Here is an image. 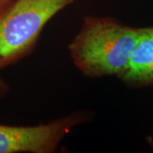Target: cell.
I'll return each instance as SVG.
<instances>
[{
  "label": "cell",
  "instance_id": "277c9868",
  "mask_svg": "<svg viewBox=\"0 0 153 153\" xmlns=\"http://www.w3.org/2000/svg\"><path fill=\"white\" fill-rule=\"evenodd\" d=\"M121 79L134 87L153 86V27H141L128 66Z\"/></svg>",
  "mask_w": 153,
  "mask_h": 153
},
{
  "label": "cell",
  "instance_id": "5b68a950",
  "mask_svg": "<svg viewBox=\"0 0 153 153\" xmlns=\"http://www.w3.org/2000/svg\"><path fill=\"white\" fill-rule=\"evenodd\" d=\"M13 0H0V13L10 5Z\"/></svg>",
  "mask_w": 153,
  "mask_h": 153
},
{
  "label": "cell",
  "instance_id": "8992f818",
  "mask_svg": "<svg viewBox=\"0 0 153 153\" xmlns=\"http://www.w3.org/2000/svg\"><path fill=\"white\" fill-rule=\"evenodd\" d=\"M3 67H4V65L0 62V69H1V68H3ZM0 82H1V81H0Z\"/></svg>",
  "mask_w": 153,
  "mask_h": 153
},
{
  "label": "cell",
  "instance_id": "7a4b0ae2",
  "mask_svg": "<svg viewBox=\"0 0 153 153\" xmlns=\"http://www.w3.org/2000/svg\"><path fill=\"white\" fill-rule=\"evenodd\" d=\"M73 0H13L0 13V62L5 66L33 49L45 25Z\"/></svg>",
  "mask_w": 153,
  "mask_h": 153
},
{
  "label": "cell",
  "instance_id": "3957f363",
  "mask_svg": "<svg viewBox=\"0 0 153 153\" xmlns=\"http://www.w3.org/2000/svg\"><path fill=\"white\" fill-rule=\"evenodd\" d=\"M87 119V113L76 111L35 126L0 124V153L55 152L68 133Z\"/></svg>",
  "mask_w": 153,
  "mask_h": 153
},
{
  "label": "cell",
  "instance_id": "6da1fadb",
  "mask_svg": "<svg viewBox=\"0 0 153 153\" xmlns=\"http://www.w3.org/2000/svg\"><path fill=\"white\" fill-rule=\"evenodd\" d=\"M141 27L110 17L87 16L68 45L74 66L85 76L122 77L129 64Z\"/></svg>",
  "mask_w": 153,
  "mask_h": 153
}]
</instances>
